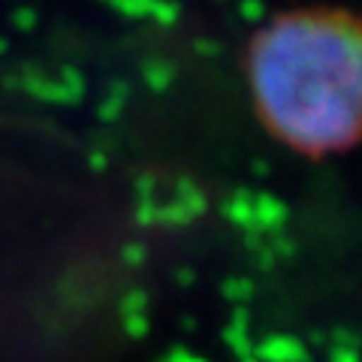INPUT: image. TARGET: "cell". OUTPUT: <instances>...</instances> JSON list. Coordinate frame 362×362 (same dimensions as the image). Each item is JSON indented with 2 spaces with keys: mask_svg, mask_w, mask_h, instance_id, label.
<instances>
[{
  "mask_svg": "<svg viewBox=\"0 0 362 362\" xmlns=\"http://www.w3.org/2000/svg\"><path fill=\"white\" fill-rule=\"evenodd\" d=\"M245 85L281 145L326 157L362 142V13L299 4L245 42Z\"/></svg>",
  "mask_w": 362,
  "mask_h": 362,
  "instance_id": "6da1fadb",
  "label": "cell"
}]
</instances>
